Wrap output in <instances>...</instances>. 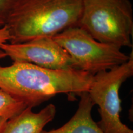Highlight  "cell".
<instances>
[{
    "label": "cell",
    "mask_w": 133,
    "mask_h": 133,
    "mask_svg": "<svg viewBox=\"0 0 133 133\" xmlns=\"http://www.w3.org/2000/svg\"><path fill=\"white\" fill-rule=\"evenodd\" d=\"M93 76L75 69L52 70L13 62L0 65V89L33 108L57 94L79 96L88 92Z\"/></svg>",
    "instance_id": "1"
},
{
    "label": "cell",
    "mask_w": 133,
    "mask_h": 133,
    "mask_svg": "<svg viewBox=\"0 0 133 133\" xmlns=\"http://www.w3.org/2000/svg\"><path fill=\"white\" fill-rule=\"evenodd\" d=\"M84 0H16L4 26L9 42L17 44L38 38H53L78 26Z\"/></svg>",
    "instance_id": "2"
},
{
    "label": "cell",
    "mask_w": 133,
    "mask_h": 133,
    "mask_svg": "<svg viewBox=\"0 0 133 133\" xmlns=\"http://www.w3.org/2000/svg\"><path fill=\"white\" fill-rule=\"evenodd\" d=\"M78 26L101 43L132 48V4L129 0H84Z\"/></svg>",
    "instance_id": "3"
},
{
    "label": "cell",
    "mask_w": 133,
    "mask_h": 133,
    "mask_svg": "<svg viewBox=\"0 0 133 133\" xmlns=\"http://www.w3.org/2000/svg\"><path fill=\"white\" fill-rule=\"evenodd\" d=\"M133 75V54L127 62L93 76L88 91L93 104L99 107L101 119L97 123L104 133H133L121 121V101L119 91L124 81Z\"/></svg>",
    "instance_id": "4"
},
{
    "label": "cell",
    "mask_w": 133,
    "mask_h": 133,
    "mask_svg": "<svg viewBox=\"0 0 133 133\" xmlns=\"http://www.w3.org/2000/svg\"><path fill=\"white\" fill-rule=\"evenodd\" d=\"M53 39L70 56L75 69L93 75L124 64L130 57L118 47L96 40L79 26L66 29Z\"/></svg>",
    "instance_id": "5"
},
{
    "label": "cell",
    "mask_w": 133,
    "mask_h": 133,
    "mask_svg": "<svg viewBox=\"0 0 133 133\" xmlns=\"http://www.w3.org/2000/svg\"><path fill=\"white\" fill-rule=\"evenodd\" d=\"M0 49L14 62L29 63L52 70L75 69L70 56L53 38H38L17 44L6 43Z\"/></svg>",
    "instance_id": "6"
},
{
    "label": "cell",
    "mask_w": 133,
    "mask_h": 133,
    "mask_svg": "<svg viewBox=\"0 0 133 133\" xmlns=\"http://www.w3.org/2000/svg\"><path fill=\"white\" fill-rule=\"evenodd\" d=\"M32 109L26 107L8 119L1 133H42L44 128L54 118L56 107L52 104H48L37 113Z\"/></svg>",
    "instance_id": "7"
},
{
    "label": "cell",
    "mask_w": 133,
    "mask_h": 133,
    "mask_svg": "<svg viewBox=\"0 0 133 133\" xmlns=\"http://www.w3.org/2000/svg\"><path fill=\"white\" fill-rule=\"evenodd\" d=\"M79 97L77 110L69 121L59 128L42 133H104L92 117L94 104L88 92H83Z\"/></svg>",
    "instance_id": "8"
},
{
    "label": "cell",
    "mask_w": 133,
    "mask_h": 133,
    "mask_svg": "<svg viewBox=\"0 0 133 133\" xmlns=\"http://www.w3.org/2000/svg\"><path fill=\"white\" fill-rule=\"evenodd\" d=\"M26 107L24 103L0 89V116L9 119L19 114Z\"/></svg>",
    "instance_id": "9"
},
{
    "label": "cell",
    "mask_w": 133,
    "mask_h": 133,
    "mask_svg": "<svg viewBox=\"0 0 133 133\" xmlns=\"http://www.w3.org/2000/svg\"><path fill=\"white\" fill-rule=\"evenodd\" d=\"M16 0H0V28L6 24L8 17Z\"/></svg>",
    "instance_id": "10"
},
{
    "label": "cell",
    "mask_w": 133,
    "mask_h": 133,
    "mask_svg": "<svg viewBox=\"0 0 133 133\" xmlns=\"http://www.w3.org/2000/svg\"><path fill=\"white\" fill-rule=\"evenodd\" d=\"M9 31L6 26L0 28V46L9 41Z\"/></svg>",
    "instance_id": "11"
},
{
    "label": "cell",
    "mask_w": 133,
    "mask_h": 133,
    "mask_svg": "<svg viewBox=\"0 0 133 133\" xmlns=\"http://www.w3.org/2000/svg\"><path fill=\"white\" fill-rule=\"evenodd\" d=\"M8 120V119L6 118L0 116V133H1V132H2L3 129L4 128L5 124H6Z\"/></svg>",
    "instance_id": "12"
},
{
    "label": "cell",
    "mask_w": 133,
    "mask_h": 133,
    "mask_svg": "<svg viewBox=\"0 0 133 133\" xmlns=\"http://www.w3.org/2000/svg\"><path fill=\"white\" fill-rule=\"evenodd\" d=\"M6 57H7L6 53H5L4 51H3V50H1V49H0V59H4V58Z\"/></svg>",
    "instance_id": "13"
}]
</instances>
